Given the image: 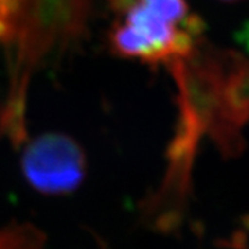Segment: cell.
<instances>
[{
    "label": "cell",
    "mask_w": 249,
    "mask_h": 249,
    "mask_svg": "<svg viewBox=\"0 0 249 249\" xmlns=\"http://www.w3.org/2000/svg\"><path fill=\"white\" fill-rule=\"evenodd\" d=\"M178 89V124L160 188L142 206L160 219L184 217L198 145L214 142L223 155L235 157L244 145L248 121V62L235 50L202 40L193 53L170 65Z\"/></svg>",
    "instance_id": "1"
},
{
    "label": "cell",
    "mask_w": 249,
    "mask_h": 249,
    "mask_svg": "<svg viewBox=\"0 0 249 249\" xmlns=\"http://www.w3.org/2000/svg\"><path fill=\"white\" fill-rule=\"evenodd\" d=\"M91 0H0V134L28 137V90L36 72L83 36Z\"/></svg>",
    "instance_id": "2"
},
{
    "label": "cell",
    "mask_w": 249,
    "mask_h": 249,
    "mask_svg": "<svg viewBox=\"0 0 249 249\" xmlns=\"http://www.w3.org/2000/svg\"><path fill=\"white\" fill-rule=\"evenodd\" d=\"M111 50L127 60L169 68L204 40V22L186 0H108Z\"/></svg>",
    "instance_id": "3"
},
{
    "label": "cell",
    "mask_w": 249,
    "mask_h": 249,
    "mask_svg": "<svg viewBox=\"0 0 249 249\" xmlns=\"http://www.w3.org/2000/svg\"><path fill=\"white\" fill-rule=\"evenodd\" d=\"M22 145L21 169L32 188L47 196L71 194L83 183L88 169L82 145L65 133L27 137Z\"/></svg>",
    "instance_id": "4"
},
{
    "label": "cell",
    "mask_w": 249,
    "mask_h": 249,
    "mask_svg": "<svg viewBox=\"0 0 249 249\" xmlns=\"http://www.w3.org/2000/svg\"><path fill=\"white\" fill-rule=\"evenodd\" d=\"M222 1H238V0H222Z\"/></svg>",
    "instance_id": "5"
}]
</instances>
